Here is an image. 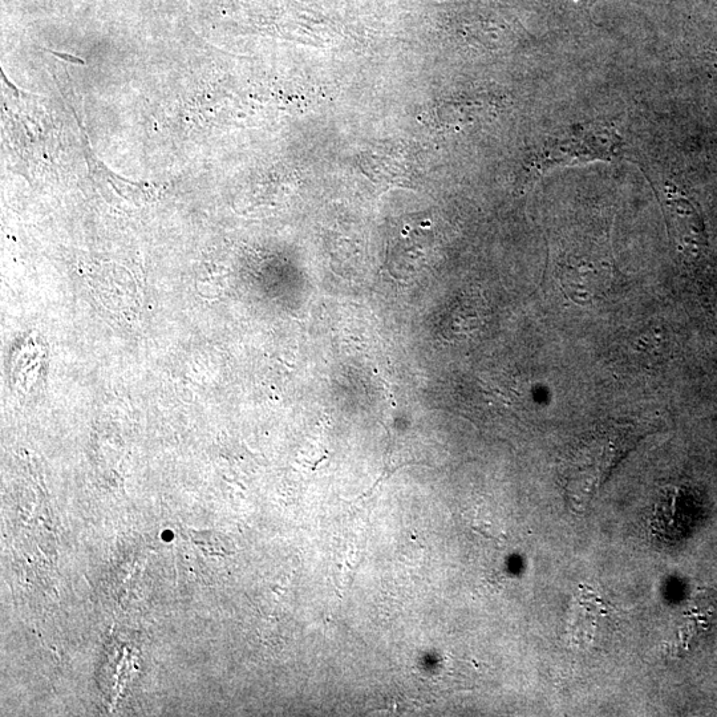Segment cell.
Listing matches in <instances>:
<instances>
[{
	"mask_svg": "<svg viewBox=\"0 0 717 717\" xmlns=\"http://www.w3.org/2000/svg\"><path fill=\"white\" fill-rule=\"evenodd\" d=\"M642 435L634 424L602 425L570 448L562 461L561 478L571 508L582 512L589 506Z\"/></svg>",
	"mask_w": 717,
	"mask_h": 717,
	"instance_id": "6da1fadb",
	"label": "cell"
},
{
	"mask_svg": "<svg viewBox=\"0 0 717 717\" xmlns=\"http://www.w3.org/2000/svg\"><path fill=\"white\" fill-rule=\"evenodd\" d=\"M621 149V137L614 129L606 125H583L549 139L542 151L540 166L541 169H552L582 162L610 161L621 156Z\"/></svg>",
	"mask_w": 717,
	"mask_h": 717,
	"instance_id": "7a4b0ae2",
	"label": "cell"
},
{
	"mask_svg": "<svg viewBox=\"0 0 717 717\" xmlns=\"http://www.w3.org/2000/svg\"><path fill=\"white\" fill-rule=\"evenodd\" d=\"M656 194L662 204L668 233L680 253L690 258L699 257L707 245V236L698 210L671 182L664 184Z\"/></svg>",
	"mask_w": 717,
	"mask_h": 717,
	"instance_id": "3957f363",
	"label": "cell"
},
{
	"mask_svg": "<svg viewBox=\"0 0 717 717\" xmlns=\"http://www.w3.org/2000/svg\"><path fill=\"white\" fill-rule=\"evenodd\" d=\"M599 605L593 594H586L582 590L577 602H575L573 615H571L569 633L570 640L575 644L591 642L597 630V619L599 617Z\"/></svg>",
	"mask_w": 717,
	"mask_h": 717,
	"instance_id": "277c9868",
	"label": "cell"
},
{
	"mask_svg": "<svg viewBox=\"0 0 717 717\" xmlns=\"http://www.w3.org/2000/svg\"><path fill=\"white\" fill-rule=\"evenodd\" d=\"M194 544L200 546L202 550L208 554H222L226 549L222 548L220 542V534L212 533H192Z\"/></svg>",
	"mask_w": 717,
	"mask_h": 717,
	"instance_id": "5b68a950",
	"label": "cell"
}]
</instances>
